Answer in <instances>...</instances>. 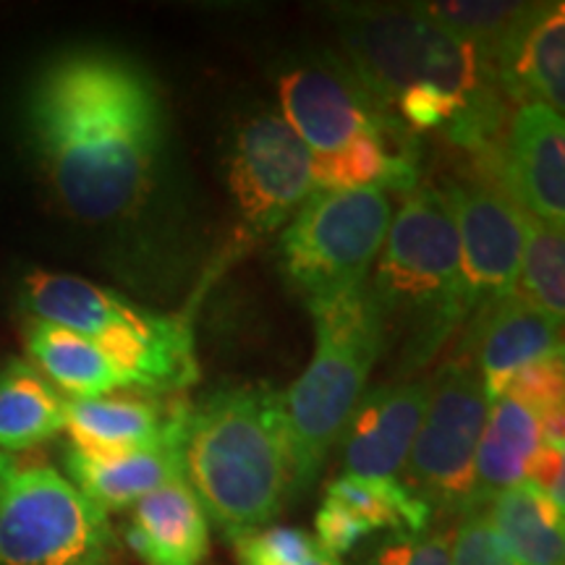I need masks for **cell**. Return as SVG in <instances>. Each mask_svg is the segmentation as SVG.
Returning <instances> with one entry per match:
<instances>
[{
  "label": "cell",
  "mask_w": 565,
  "mask_h": 565,
  "mask_svg": "<svg viewBox=\"0 0 565 565\" xmlns=\"http://www.w3.org/2000/svg\"><path fill=\"white\" fill-rule=\"evenodd\" d=\"M26 137L61 210L82 223H116L158 183L166 108L150 71L108 47H71L26 92Z\"/></svg>",
  "instance_id": "6da1fadb"
},
{
  "label": "cell",
  "mask_w": 565,
  "mask_h": 565,
  "mask_svg": "<svg viewBox=\"0 0 565 565\" xmlns=\"http://www.w3.org/2000/svg\"><path fill=\"white\" fill-rule=\"evenodd\" d=\"M183 477L231 540L259 532L294 494L282 393L223 387L189 412Z\"/></svg>",
  "instance_id": "7a4b0ae2"
},
{
  "label": "cell",
  "mask_w": 565,
  "mask_h": 565,
  "mask_svg": "<svg viewBox=\"0 0 565 565\" xmlns=\"http://www.w3.org/2000/svg\"><path fill=\"white\" fill-rule=\"evenodd\" d=\"M374 265L366 291L385 330L395 324L404 335L398 372L408 380L469 322L454 212L440 186L419 183L404 196Z\"/></svg>",
  "instance_id": "3957f363"
},
{
  "label": "cell",
  "mask_w": 565,
  "mask_h": 565,
  "mask_svg": "<svg viewBox=\"0 0 565 565\" xmlns=\"http://www.w3.org/2000/svg\"><path fill=\"white\" fill-rule=\"evenodd\" d=\"M30 320H42L97 343L121 366L131 391L179 393L200 380L194 330L186 317L141 309L79 275L32 270L19 286Z\"/></svg>",
  "instance_id": "277c9868"
},
{
  "label": "cell",
  "mask_w": 565,
  "mask_h": 565,
  "mask_svg": "<svg viewBox=\"0 0 565 565\" xmlns=\"http://www.w3.org/2000/svg\"><path fill=\"white\" fill-rule=\"evenodd\" d=\"M309 312L317 322L315 356L282 393L294 494L309 490L320 477L387 343L385 320L366 286Z\"/></svg>",
  "instance_id": "5b68a950"
},
{
  "label": "cell",
  "mask_w": 565,
  "mask_h": 565,
  "mask_svg": "<svg viewBox=\"0 0 565 565\" xmlns=\"http://www.w3.org/2000/svg\"><path fill=\"white\" fill-rule=\"evenodd\" d=\"M343 40L353 74L385 108L416 84L448 92L471 108L498 100L503 92L475 42L419 9L345 13Z\"/></svg>",
  "instance_id": "8992f818"
},
{
  "label": "cell",
  "mask_w": 565,
  "mask_h": 565,
  "mask_svg": "<svg viewBox=\"0 0 565 565\" xmlns=\"http://www.w3.org/2000/svg\"><path fill=\"white\" fill-rule=\"evenodd\" d=\"M108 513L45 461L0 454V565H113Z\"/></svg>",
  "instance_id": "52a82bcc"
},
{
  "label": "cell",
  "mask_w": 565,
  "mask_h": 565,
  "mask_svg": "<svg viewBox=\"0 0 565 565\" xmlns=\"http://www.w3.org/2000/svg\"><path fill=\"white\" fill-rule=\"evenodd\" d=\"M393 221L385 189H315L282 231V275L309 309L366 286Z\"/></svg>",
  "instance_id": "ba28073f"
},
{
  "label": "cell",
  "mask_w": 565,
  "mask_h": 565,
  "mask_svg": "<svg viewBox=\"0 0 565 565\" xmlns=\"http://www.w3.org/2000/svg\"><path fill=\"white\" fill-rule=\"evenodd\" d=\"M490 398L475 359L458 351L429 383L427 412L408 454L406 487L445 513L475 511V463Z\"/></svg>",
  "instance_id": "9c48e42d"
},
{
  "label": "cell",
  "mask_w": 565,
  "mask_h": 565,
  "mask_svg": "<svg viewBox=\"0 0 565 565\" xmlns=\"http://www.w3.org/2000/svg\"><path fill=\"white\" fill-rule=\"evenodd\" d=\"M312 152L275 113L246 118L233 134L228 186L244 228L267 236L315 192Z\"/></svg>",
  "instance_id": "30bf717a"
},
{
  "label": "cell",
  "mask_w": 565,
  "mask_h": 565,
  "mask_svg": "<svg viewBox=\"0 0 565 565\" xmlns=\"http://www.w3.org/2000/svg\"><path fill=\"white\" fill-rule=\"evenodd\" d=\"M458 233L469 322L515 291L526 212L492 179H456L440 189Z\"/></svg>",
  "instance_id": "8fae6325"
},
{
  "label": "cell",
  "mask_w": 565,
  "mask_h": 565,
  "mask_svg": "<svg viewBox=\"0 0 565 565\" xmlns=\"http://www.w3.org/2000/svg\"><path fill=\"white\" fill-rule=\"evenodd\" d=\"M282 121L309 147L312 158L343 150L351 139L372 134L395 145H416L414 131L377 103L356 74L343 66H299L280 74Z\"/></svg>",
  "instance_id": "7c38bea8"
},
{
  "label": "cell",
  "mask_w": 565,
  "mask_h": 565,
  "mask_svg": "<svg viewBox=\"0 0 565 565\" xmlns=\"http://www.w3.org/2000/svg\"><path fill=\"white\" fill-rule=\"evenodd\" d=\"M494 181L529 217L565 225V124L542 103L519 105L500 150Z\"/></svg>",
  "instance_id": "4fadbf2b"
},
{
  "label": "cell",
  "mask_w": 565,
  "mask_h": 565,
  "mask_svg": "<svg viewBox=\"0 0 565 565\" xmlns=\"http://www.w3.org/2000/svg\"><path fill=\"white\" fill-rule=\"evenodd\" d=\"M427 398V380H398L364 393L341 435L345 475L398 479L419 435Z\"/></svg>",
  "instance_id": "5bb4252c"
},
{
  "label": "cell",
  "mask_w": 565,
  "mask_h": 565,
  "mask_svg": "<svg viewBox=\"0 0 565 565\" xmlns=\"http://www.w3.org/2000/svg\"><path fill=\"white\" fill-rule=\"evenodd\" d=\"M458 351L475 359L492 404L503 398L521 370L563 356V322L511 294L466 322V338Z\"/></svg>",
  "instance_id": "9a60e30c"
},
{
  "label": "cell",
  "mask_w": 565,
  "mask_h": 565,
  "mask_svg": "<svg viewBox=\"0 0 565 565\" xmlns=\"http://www.w3.org/2000/svg\"><path fill=\"white\" fill-rule=\"evenodd\" d=\"M192 406L160 404L158 395L118 391L100 398L66 401L68 448L92 456H116L152 448L186 427Z\"/></svg>",
  "instance_id": "2e32d148"
},
{
  "label": "cell",
  "mask_w": 565,
  "mask_h": 565,
  "mask_svg": "<svg viewBox=\"0 0 565 565\" xmlns=\"http://www.w3.org/2000/svg\"><path fill=\"white\" fill-rule=\"evenodd\" d=\"M189 422V419H186ZM183 435L175 433L152 448L116 456H92L82 450H66L68 479L105 513L137 505L141 498L183 477Z\"/></svg>",
  "instance_id": "e0dca14e"
},
{
  "label": "cell",
  "mask_w": 565,
  "mask_h": 565,
  "mask_svg": "<svg viewBox=\"0 0 565 565\" xmlns=\"http://www.w3.org/2000/svg\"><path fill=\"white\" fill-rule=\"evenodd\" d=\"M498 84L519 105L565 108V6H536L498 58Z\"/></svg>",
  "instance_id": "ac0fdd59"
},
{
  "label": "cell",
  "mask_w": 565,
  "mask_h": 565,
  "mask_svg": "<svg viewBox=\"0 0 565 565\" xmlns=\"http://www.w3.org/2000/svg\"><path fill=\"white\" fill-rule=\"evenodd\" d=\"M126 542L147 565H202L210 547L207 515L186 479L141 498Z\"/></svg>",
  "instance_id": "d6986e66"
},
{
  "label": "cell",
  "mask_w": 565,
  "mask_h": 565,
  "mask_svg": "<svg viewBox=\"0 0 565 565\" xmlns=\"http://www.w3.org/2000/svg\"><path fill=\"white\" fill-rule=\"evenodd\" d=\"M24 343L34 366L51 380L53 387H61L74 398H100L108 393L131 391L121 366L100 345L79 333L51 322L30 320Z\"/></svg>",
  "instance_id": "ffe728a7"
},
{
  "label": "cell",
  "mask_w": 565,
  "mask_h": 565,
  "mask_svg": "<svg viewBox=\"0 0 565 565\" xmlns=\"http://www.w3.org/2000/svg\"><path fill=\"white\" fill-rule=\"evenodd\" d=\"M540 450V416L513 395L492 401L475 463V511L494 494L524 482L526 466Z\"/></svg>",
  "instance_id": "44dd1931"
},
{
  "label": "cell",
  "mask_w": 565,
  "mask_h": 565,
  "mask_svg": "<svg viewBox=\"0 0 565 565\" xmlns=\"http://www.w3.org/2000/svg\"><path fill=\"white\" fill-rule=\"evenodd\" d=\"M490 524L515 565L565 563V511L540 487L519 482L487 503Z\"/></svg>",
  "instance_id": "7402d4cb"
},
{
  "label": "cell",
  "mask_w": 565,
  "mask_h": 565,
  "mask_svg": "<svg viewBox=\"0 0 565 565\" xmlns=\"http://www.w3.org/2000/svg\"><path fill=\"white\" fill-rule=\"evenodd\" d=\"M66 427V398L32 362L11 359L0 370V454H21Z\"/></svg>",
  "instance_id": "603a6c76"
},
{
  "label": "cell",
  "mask_w": 565,
  "mask_h": 565,
  "mask_svg": "<svg viewBox=\"0 0 565 565\" xmlns=\"http://www.w3.org/2000/svg\"><path fill=\"white\" fill-rule=\"evenodd\" d=\"M312 179L315 189H385L406 196L419 186V152L416 145L362 134L343 150L315 158Z\"/></svg>",
  "instance_id": "cb8c5ba5"
},
{
  "label": "cell",
  "mask_w": 565,
  "mask_h": 565,
  "mask_svg": "<svg viewBox=\"0 0 565 565\" xmlns=\"http://www.w3.org/2000/svg\"><path fill=\"white\" fill-rule=\"evenodd\" d=\"M328 498L366 521L372 532L374 529H393L398 536L422 534L433 521V508L416 498L398 479L343 475L330 482Z\"/></svg>",
  "instance_id": "d4e9b609"
},
{
  "label": "cell",
  "mask_w": 565,
  "mask_h": 565,
  "mask_svg": "<svg viewBox=\"0 0 565 565\" xmlns=\"http://www.w3.org/2000/svg\"><path fill=\"white\" fill-rule=\"evenodd\" d=\"M515 296L563 322L565 315V238L563 228L526 215Z\"/></svg>",
  "instance_id": "484cf974"
},
{
  "label": "cell",
  "mask_w": 565,
  "mask_h": 565,
  "mask_svg": "<svg viewBox=\"0 0 565 565\" xmlns=\"http://www.w3.org/2000/svg\"><path fill=\"white\" fill-rule=\"evenodd\" d=\"M498 100H503V97H498ZM395 108L401 113V124H404L408 131L416 134L433 129L448 131L463 113L471 110V105L456 100L454 95H448V92L437 87H429V84H416V87H408L404 95L395 100ZM475 108H479V105H475Z\"/></svg>",
  "instance_id": "4316f807"
},
{
  "label": "cell",
  "mask_w": 565,
  "mask_h": 565,
  "mask_svg": "<svg viewBox=\"0 0 565 565\" xmlns=\"http://www.w3.org/2000/svg\"><path fill=\"white\" fill-rule=\"evenodd\" d=\"M236 542L242 565H307L317 550L315 540H309L299 529L288 526L265 529V532H254Z\"/></svg>",
  "instance_id": "83f0119b"
},
{
  "label": "cell",
  "mask_w": 565,
  "mask_h": 565,
  "mask_svg": "<svg viewBox=\"0 0 565 565\" xmlns=\"http://www.w3.org/2000/svg\"><path fill=\"white\" fill-rule=\"evenodd\" d=\"M450 565H515V561L494 534L487 513L471 511L450 540Z\"/></svg>",
  "instance_id": "f1b7e54d"
},
{
  "label": "cell",
  "mask_w": 565,
  "mask_h": 565,
  "mask_svg": "<svg viewBox=\"0 0 565 565\" xmlns=\"http://www.w3.org/2000/svg\"><path fill=\"white\" fill-rule=\"evenodd\" d=\"M563 356L545 359V362H536L515 374L505 395H513L515 401H521V404L536 412V416L555 412V408H563Z\"/></svg>",
  "instance_id": "f546056e"
},
{
  "label": "cell",
  "mask_w": 565,
  "mask_h": 565,
  "mask_svg": "<svg viewBox=\"0 0 565 565\" xmlns=\"http://www.w3.org/2000/svg\"><path fill=\"white\" fill-rule=\"evenodd\" d=\"M317 542L315 545L328 553L330 557H341L345 553H351L359 542L364 540L366 534L372 532L366 521L353 515L349 508H343L335 500L324 498V503L317 511Z\"/></svg>",
  "instance_id": "4dcf8cb0"
},
{
  "label": "cell",
  "mask_w": 565,
  "mask_h": 565,
  "mask_svg": "<svg viewBox=\"0 0 565 565\" xmlns=\"http://www.w3.org/2000/svg\"><path fill=\"white\" fill-rule=\"evenodd\" d=\"M450 540L448 534H406L395 536L374 555L372 565H450Z\"/></svg>",
  "instance_id": "1f68e13d"
},
{
  "label": "cell",
  "mask_w": 565,
  "mask_h": 565,
  "mask_svg": "<svg viewBox=\"0 0 565 565\" xmlns=\"http://www.w3.org/2000/svg\"><path fill=\"white\" fill-rule=\"evenodd\" d=\"M526 482L540 487L561 511H565V450L540 445L526 466Z\"/></svg>",
  "instance_id": "d6a6232c"
},
{
  "label": "cell",
  "mask_w": 565,
  "mask_h": 565,
  "mask_svg": "<svg viewBox=\"0 0 565 565\" xmlns=\"http://www.w3.org/2000/svg\"><path fill=\"white\" fill-rule=\"evenodd\" d=\"M307 565H341V563H338V557H330L328 553H322V550L317 547L312 557L307 561Z\"/></svg>",
  "instance_id": "836d02e7"
}]
</instances>
